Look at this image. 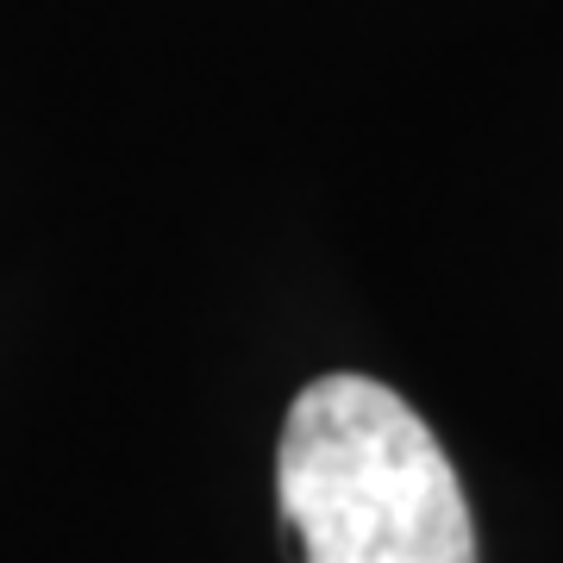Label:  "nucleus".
<instances>
[{
	"instance_id": "nucleus-1",
	"label": "nucleus",
	"mask_w": 563,
	"mask_h": 563,
	"mask_svg": "<svg viewBox=\"0 0 563 563\" xmlns=\"http://www.w3.org/2000/svg\"><path fill=\"white\" fill-rule=\"evenodd\" d=\"M276 501L301 563H476V520L444 444L369 376H320L295 395Z\"/></svg>"
}]
</instances>
